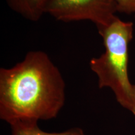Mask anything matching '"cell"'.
<instances>
[{"instance_id":"6da1fadb","label":"cell","mask_w":135,"mask_h":135,"mask_svg":"<svg viewBox=\"0 0 135 135\" xmlns=\"http://www.w3.org/2000/svg\"><path fill=\"white\" fill-rule=\"evenodd\" d=\"M66 84L48 55L31 51L11 68H0V119L47 121L65 103Z\"/></svg>"},{"instance_id":"7a4b0ae2","label":"cell","mask_w":135,"mask_h":135,"mask_svg":"<svg viewBox=\"0 0 135 135\" xmlns=\"http://www.w3.org/2000/svg\"><path fill=\"white\" fill-rule=\"evenodd\" d=\"M102 38L104 52L89 61L97 75L99 89L108 88L123 108L135 116V84L128 73L129 45L133 38L134 24L117 16L108 26L98 30Z\"/></svg>"},{"instance_id":"3957f363","label":"cell","mask_w":135,"mask_h":135,"mask_svg":"<svg viewBox=\"0 0 135 135\" xmlns=\"http://www.w3.org/2000/svg\"><path fill=\"white\" fill-rule=\"evenodd\" d=\"M116 13L114 0H51L46 9V14L58 21H89L97 30L112 23Z\"/></svg>"},{"instance_id":"277c9868","label":"cell","mask_w":135,"mask_h":135,"mask_svg":"<svg viewBox=\"0 0 135 135\" xmlns=\"http://www.w3.org/2000/svg\"><path fill=\"white\" fill-rule=\"evenodd\" d=\"M51 0H6L13 11L31 21H38L44 15Z\"/></svg>"},{"instance_id":"5b68a950","label":"cell","mask_w":135,"mask_h":135,"mask_svg":"<svg viewBox=\"0 0 135 135\" xmlns=\"http://www.w3.org/2000/svg\"><path fill=\"white\" fill-rule=\"evenodd\" d=\"M12 135H86L82 128L74 127L61 132H46L39 127L38 121L16 120L9 123Z\"/></svg>"},{"instance_id":"8992f818","label":"cell","mask_w":135,"mask_h":135,"mask_svg":"<svg viewBox=\"0 0 135 135\" xmlns=\"http://www.w3.org/2000/svg\"><path fill=\"white\" fill-rule=\"evenodd\" d=\"M114 2L117 12L135 17V0H114Z\"/></svg>"}]
</instances>
